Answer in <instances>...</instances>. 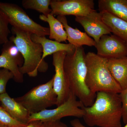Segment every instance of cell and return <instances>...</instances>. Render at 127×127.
<instances>
[{
    "instance_id": "4316f807",
    "label": "cell",
    "mask_w": 127,
    "mask_h": 127,
    "mask_svg": "<svg viewBox=\"0 0 127 127\" xmlns=\"http://www.w3.org/2000/svg\"><path fill=\"white\" fill-rule=\"evenodd\" d=\"M70 124L72 127H86L82 124L80 120L78 119H75L71 121Z\"/></svg>"
},
{
    "instance_id": "d6986e66",
    "label": "cell",
    "mask_w": 127,
    "mask_h": 127,
    "mask_svg": "<svg viewBox=\"0 0 127 127\" xmlns=\"http://www.w3.org/2000/svg\"><path fill=\"white\" fill-rule=\"evenodd\" d=\"M0 68H4L10 71L14 76L15 81L19 83L23 82V75L21 73L19 67L5 53L1 52L0 55Z\"/></svg>"
},
{
    "instance_id": "ac0fdd59",
    "label": "cell",
    "mask_w": 127,
    "mask_h": 127,
    "mask_svg": "<svg viewBox=\"0 0 127 127\" xmlns=\"http://www.w3.org/2000/svg\"><path fill=\"white\" fill-rule=\"evenodd\" d=\"M39 18L41 20L47 22L49 25L50 39H54L60 43L66 42L67 40V34L64 29L63 25L60 21L51 14L48 15L47 16L42 14L40 15Z\"/></svg>"
},
{
    "instance_id": "30bf717a",
    "label": "cell",
    "mask_w": 127,
    "mask_h": 127,
    "mask_svg": "<svg viewBox=\"0 0 127 127\" xmlns=\"http://www.w3.org/2000/svg\"><path fill=\"white\" fill-rule=\"evenodd\" d=\"M75 20L83 27L89 36L93 38L96 43L103 35L112 32L111 29L103 20L102 13L96 10L84 16L76 17Z\"/></svg>"
},
{
    "instance_id": "ba28073f",
    "label": "cell",
    "mask_w": 127,
    "mask_h": 127,
    "mask_svg": "<svg viewBox=\"0 0 127 127\" xmlns=\"http://www.w3.org/2000/svg\"><path fill=\"white\" fill-rule=\"evenodd\" d=\"M93 0H64L52 1L51 14L59 16H84L94 10Z\"/></svg>"
},
{
    "instance_id": "7a4b0ae2",
    "label": "cell",
    "mask_w": 127,
    "mask_h": 127,
    "mask_svg": "<svg viewBox=\"0 0 127 127\" xmlns=\"http://www.w3.org/2000/svg\"><path fill=\"white\" fill-rule=\"evenodd\" d=\"M86 55L83 47H76L74 52L67 53L64 68L70 91L84 107H89L93 104L96 94L91 92L86 83Z\"/></svg>"
},
{
    "instance_id": "8fae6325",
    "label": "cell",
    "mask_w": 127,
    "mask_h": 127,
    "mask_svg": "<svg viewBox=\"0 0 127 127\" xmlns=\"http://www.w3.org/2000/svg\"><path fill=\"white\" fill-rule=\"evenodd\" d=\"M97 55L107 59L127 56V44L114 35H104L96 43Z\"/></svg>"
},
{
    "instance_id": "8992f818",
    "label": "cell",
    "mask_w": 127,
    "mask_h": 127,
    "mask_svg": "<svg viewBox=\"0 0 127 127\" xmlns=\"http://www.w3.org/2000/svg\"><path fill=\"white\" fill-rule=\"evenodd\" d=\"M0 10L4 14L12 27L39 36L50 35L49 28L42 26L35 22L18 5L0 2Z\"/></svg>"
},
{
    "instance_id": "83f0119b",
    "label": "cell",
    "mask_w": 127,
    "mask_h": 127,
    "mask_svg": "<svg viewBox=\"0 0 127 127\" xmlns=\"http://www.w3.org/2000/svg\"><path fill=\"white\" fill-rule=\"evenodd\" d=\"M42 123V122L40 121H33L29 123L24 127H41Z\"/></svg>"
},
{
    "instance_id": "7c38bea8",
    "label": "cell",
    "mask_w": 127,
    "mask_h": 127,
    "mask_svg": "<svg viewBox=\"0 0 127 127\" xmlns=\"http://www.w3.org/2000/svg\"><path fill=\"white\" fill-rule=\"evenodd\" d=\"M0 101L1 106L12 118L21 123H28L30 113L7 93L0 94Z\"/></svg>"
},
{
    "instance_id": "ffe728a7",
    "label": "cell",
    "mask_w": 127,
    "mask_h": 127,
    "mask_svg": "<svg viewBox=\"0 0 127 127\" xmlns=\"http://www.w3.org/2000/svg\"><path fill=\"white\" fill-rule=\"evenodd\" d=\"M51 0H23L22 6L25 9L35 10L46 16L51 14L52 9L49 8Z\"/></svg>"
},
{
    "instance_id": "44dd1931",
    "label": "cell",
    "mask_w": 127,
    "mask_h": 127,
    "mask_svg": "<svg viewBox=\"0 0 127 127\" xmlns=\"http://www.w3.org/2000/svg\"><path fill=\"white\" fill-rule=\"evenodd\" d=\"M1 52L5 53L19 67L23 66L24 60L18 48L11 41L9 40L3 44Z\"/></svg>"
},
{
    "instance_id": "e0dca14e",
    "label": "cell",
    "mask_w": 127,
    "mask_h": 127,
    "mask_svg": "<svg viewBox=\"0 0 127 127\" xmlns=\"http://www.w3.org/2000/svg\"><path fill=\"white\" fill-rule=\"evenodd\" d=\"M101 12L103 21L111 29L112 32L127 44V21L107 12Z\"/></svg>"
},
{
    "instance_id": "f1b7e54d",
    "label": "cell",
    "mask_w": 127,
    "mask_h": 127,
    "mask_svg": "<svg viewBox=\"0 0 127 127\" xmlns=\"http://www.w3.org/2000/svg\"><path fill=\"white\" fill-rule=\"evenodd\" d=\"M0 127H4L0 123Z\"/></svg>"
},
{
    "instance_id": "4fadbf2b",
    "label": "cell",
    "mask_w": 127,
    "mask_h": 127,
    "mask_svg": "<svg viewBox=\"0 0 127 127\" xmlns=\"http://www.w3.org/2000/svg\"><path fill=\"white\" fill-rule=\"evenodd\" d=\"M57 19L63 25L67 34V40L69 43L75 47H82L83 45L95 47L96 43L93 39L89 36L86 32H83L77 28H72L68 25L65 16H57Z\"/></svg>"
},
{
    "instance_id": "277c9868",
    "label": "cell",
    "mask_w": 127,
    "mask_h": 127,
    "mask_svg": "<svg viewBox=\"0 0 127 127\" xmlns=\"http://www.w3.org/2000/svg\"><path fill=\"white\" fill-rule=\"evenodd\" d=\"M107 60L94 52L86 54V83L89 90L95 94L99 92L119 94L122 89L111 75Z\"/></svg>"
},
{
    "instance_id": "2e32d148",
    "label": "cell",
    "mask_w": 127,
    "mask_h": 127,
    "mask_svg": "<svg viewBox=\"0 0 127 127\" xmlns=\"http://www.w3.org/2000/svg\"><path fill=\"white\" fill-rule=\"evenodd\" d=\"M99 12L106 11L127 21V0H99Z\"/></svg>"
},
{
    "instance_id": "cb8c5ba5",
    "label": "cell",
    "mask_w": 127,
    "mask_h": 127,
    "mask_svg": "<svg viewBox=\"0 0 127 127\" xmlns=\"http://www.w3.org/2000/svg\"><path fill=\"white\" fill-rule=\"evenodd\" d=\"M14 76L9 70L0 68V94L6 93V86L10 79H14Z\"/></svg>"
},
{
    "instance_id": "484cf974",
    "label": "cell",
    "mask_w": 127,
    "mask_h": 127,
    "mask_svg": "<svg viewBox=\"0 0 127 127\" xmlns=\"http://www.w3.org/2000/svg\"><path fill=\"white\" fill-rule=\"evenodd\" d=\"M41 127H67L65 124L60 120L54 122H45L42 123Z\"/></svg>"
},
{
    "instance_id": "3957f363",
    "label": "cell",
    "mask_w": 127,
    "mask_h": 127,
    "mask_svg": "<svg viewBox=\"0 0 127 127\" xmlns=\"http://www.w3.org/2000/svg\"><path fill=\"white\" fill-rule=\"evenodd\" d=\"M13 34L9 38L18 48L24 59L23 66L19 67L22 74H27L31 77L37 76L38 71L45 73L48 65L45 61H42L43 48L40 44L35 43L31 38L30 32L12 27Z\"/></svg>"
},
{
    "instance_id": "52a82bcc",
    "label": "cell",
    "mask_w": 127,
    "mask_h": 127,
    "mask_svg": "<svg viewBox=\"0 0 127 127\" xmlns=\"http://www.w3.org/2000/svg\"><path fill=\"white\" fill-rule=\"evenodd\" d=\"M77 99L70 92L68 99L65 102L55 109H46L31 114L28 123L35 121H40L42 123L54 122L67 117L83 118L84 111L82 107L84 105Z\"/></svg>"
},
{
    "instance_id": "9a60e30c",
    "label": "cell",
    "mask_w": 127,
    "mask_h": 127,
    "mask_svg": "<svg viewBox=\"0 0 127 127\" xmlns=\"http://www.w3.org/2000/svg\"><path fill=\"white\" fill-rule=\"evenodd\" d=\"M107 65L122 91L127 88V56L107 59Z\"/></svg>"
},
{
    "instance_id": "603a6c76",
    "label": "cell",
    "mask_w": 127,
    "mask_h": 127,
    "mask_svg": "<svg viewBox=\"0 0 127 127\" xmlns=\"http://www.w3.org/2000/svg\"><path fill=\"white\" fill-rule=\"evenodd\" d=\"M9 24L6 17L0 10V44L3 45L9 40L8 36L10 33Z\"/></svg>"
},
{
    "instance_id": "f546056e",
    "label": "cell",
    "mask_w": 127,
    "mask_h": 127,
    "mask_svg": "<svg viewBox=\"0 0 127 127\" xmlns=\"http://www.w3.org/2000/svg\"><path fill=\"white\" fill-rule=\"evenodd\" d=\"M123 127H127V123L126 124V125H125V126Z\"/></svg>"
},
{
    "instance_id": "9c48e42d",
    "label": "cell",
    "mask_w": 127,
    "mask_h": 127,
    "mask_svg": "<svg viewBox=\"0 0 127 127\" xmlns=\"http://www.w3.org/2000/svg\"><path fill=\"white\" fill-rule=\"evenodd\" d=\"M67 53L61 51L53 55V65L55 68L53 76V89L57 96V106L62 104L68 99L70 91L66 81L64 63Z\"/></svg>"
},
{
    "instance_id": "5bb4252c",
    "label": "cell",
    "mask_w": 127,
    "mask_h": 127,
    "mask_svg": "<svg viewBox=\"0 0 127 127\" xmlns=\"http://www.w3.org/2000/svg\"><path fill=\"white\" fill-rule=\"evenodd\" d=\"M31 38L35 43L40 44L43 48L42 61L45 62L46 57L58 52L64 51L67 53L74 52L76 47L71 44H64L47 39L45 36H41L35 34H31Z\"/></svg>"
},
{
    "instance_id": "d4e9b609",
    "label": "cell",
    "mask_w": 127,
    "mask_h": 127,
    "mask_svg": "<svg viewBox=\"0 0 127 127\" xmlns=\"http://www.w3.org/2000/svg\"><path fill=\"white\" fill-rule=\"evenodd\" d=\"M119 95L122 103V119L124 124L127 123V88L122 91Z\"/></svg>"
},
{
    "instance_id": "5b68a950",
    "label": "cell",
    "mask_w": 127,
    "mask_h": 127,
    "mask_svg": "<svg viewBox=\"0 0 127 127\" xmlns=\"http://www.w3.org/2000/svg\"><path fill=\"white\" fill-rule=\"evenodd\" d=\"M54 77L44 84L32 89L25 95L14 98L30 113H37L57 105V96L53 89Z\"/></svg>"
},
{
    "instance_id": "7402d4cb",
    "label": "cell",
    "mask_w": 127,
    "mask_h": 127,
    "mask_svg": "<svg viewBox=\"0 0 127 127\" xmlns=\"http://www.w3.org/2000/svg\"><path fill=\"white\" fill-rule=\"evenodd\" d=\"M0 123L4 127H24L28 124L21 123L12 118L1 106L0 101Z\"/></svg>"
},
{
    "instance_id": "6da1fadb",
    "label": "cell",
    "mask_w": 127,
    "mask_h": 127,
    "mask_svg": "<svg viewBox=\"0 0 127 127\" xmlns=\"http://www.w3.org/2000/svg\"><path fill=\"white\" fill-rule=\"evenodd\" d=\"M91 106L82 107L84 122L91 127H122V103L119 94L99 92Z\"/></svg>"
}]
</instances>
